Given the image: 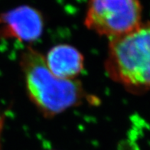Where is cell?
Segmentation results:
<instances>
[{"label": "cell", "mask_w": 150, "mask_h": 150, "mask_svg": "<svg viewBox=\"0 0 150 150\" xmlns=\"http://www.w3.org/2000/svg\"><path fill=\"white\" fill-rule=\"evenodd\" d=\"M20 67L28 97L45 117H54L77 106L86 97L80 81L57 77L47 66L45 57L32 47L22 54Z\"/></svg>", "instance_id": "1"}, {"label": "cell", "mask_w": 150, "mask_h": 150, "mask_svg": "<svg viewBox=\"0 0 150 150\" xmlns=\"http://www.w3.org/2000/svg\"><path fill=\"white\" fill-rule=\"evenodd\" d=\"M105 69L112 81L130 92L150 90V22L110 40Z\"/></svg>", "instance_id": "2"}, {"label": "cell", "mask_w": 150, "mask_h": 150, "mask_svg": "<svg viewBox=\"0 0 150 150\" xmlns=\"http://www.w3.org/2000/svg\"><path fill=\"white\" fill-rule=\"evenodd\" d=\"M139 0H89L85 26L110 40L129 33L142 23Z\"/></svg>", "instance_id": "3"}, {"label": "cell", "mask_w": 150, "mask_h": 150, "mask_svg": "<svg viewBox=\"0 0 150 150\" xmlns=\"http://www.w3.org/2000/svg\"><path fill=\"white\" fill-rule=\"evenodd\" d=\"M44 19L38 10L22 6L0 14V39L32 42L41 37Z\"/></svg>", "instance_id": "4"}, {"label": "cell", "mask_w": 150, "mask_h": 150, "mask_svg": "<svg viewBox=\"0 0 150 150\" xmlns=\"http://www.w3.org/2000/svg\"><path fill=\"white\" fill-rule=\"evenodd\" d=\"M45 61L50 71L63 79H74L83 69V56L69 45L54 46L47 52Z\"/></svg>", "instance_id": "5"}]
</instances>
